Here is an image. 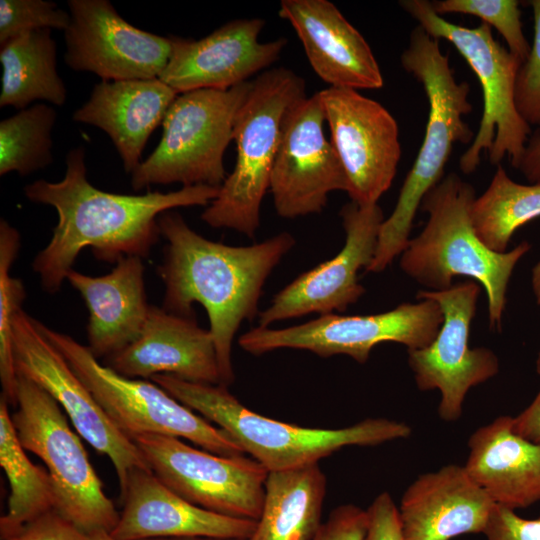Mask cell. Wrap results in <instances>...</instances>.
<instances>
[{"label": "cell", "instance_id": "obj_1", "mask_svg": "<svg viewBox=\"0 0 540 540\" xmlns=\"http://www.w3.org/2000/svg\"><path fill=\"white\" fill-rule=\"evenodd\" d=\"M218 192L219 188L207 185L143 195L105 192L87 179L85 149L72 148L61 181L40 179L24 188L27 199L54 207L58 215L50 241L34 258L33 270L43 289L54 294L84 248L110 263L127 256L146 257L161 236L158 218L162 213L209 205Z\"/></svg>", "mask_w": 540, "mask_h": 540}, {"label": "cell", "instance_id": "obj_2", "mask_svg": "<svg viewBox=\"0 0 540 540\" xmlns=\"http://www.w3.org/2000/svg\"><path fill=\"white\" fill-rule=\"evenodd\" d=\"M158 224L168 243L158 268L165 286L162 308L182 316H194V303L205 308L217 353L220 385L228 387L234 381L235 334L243 321L259 315L264 284L293 248L295 239L281 232L249 246L226 245L198 234L172 210L162 213Z\"/></svg>", "mask_w": 540, "mask_h": 540}, {"label": "cell", "instance_id": "obj_3", "mask_svg": "<svg viewBox=\"0 0 540 540\" xmlns=\"http://www.w3.org/2000/svg\"><path fill=\"white\" fill-rule=\"evenodd\" d=\"M401 65L422 85L429 112L425 135L391 215L380 227L374 258L366 269L381 272L405 250L424 196L444 177L454 144L471 143L475 134L463 117L472 111L469 84L458 82L438 39L420 26L410 34Z\"/></svg>", "mask_w": 540, "mask_h": 540}, {"label": "cell", "instance_id": "obj_4", "mask_svg": "<svg viewBox=\"0 0 540 540\" xmlns=\"http://www.w3.org/2000/svg\"><path fill=\"white\" fill-rule=\"evenodd\" d=\"M474 187L451 172L423 198L420 209L428 215L420 234L401 254L402 271L429 291L450 288L456 276L483 286L490 328H501L509 280L519 260L531 249L523 241L511 251L490 250L478 237L470 216Z\"/></svg>", "mask_w": 540, "mask_h": 540}, {"label": "cell", "instance_id": "obj_5", "mask_svg": "<svg viewBox=\"0 0 540 540\" xmlns=\"http://www.w3.org/2000/svg\"><path fill=\"white\" fill-rule=\"evenodd\" d=\"M150 379L177 401L217 424L268 472L304 467L347 446H377L406 439L412 433L407 423L381 417L338 429L303 427L248 409L220 384L195 383L169 374Z\"/></svg>", "mask_w": 540, "mask_h": 540}, {"label": "cell", "instance_id": "obj_6", "mask_svg": "<svg viewBox=\"0 0 540 540\" xmlns=\"http://www.w3.org/2000/svg\"><path fill=\"white\" fill-rule=\"evenodd\" d=\"M304 97L303 78L284 67L265 70L252 80L234 124L236 163L217 197L201 215L206 224L232 229L249 238L255 236L262 200L270 186L283 118Z\"/></svg>", "mask_w": 540, "mask_h": 540}, {"label": "cell", "instance_id": "obj_7", "mask_svg": "<svg viewBox=\"0 0 540 540\" xmlns=\"http://www.w3.org/2000/svg\"><path fill=\"white\" fill-rule=\"evenodd\" d=\"M399 5L430 36L450 42L480 82L483 113L471 145L460 157V170L473 173L483 152L492 165H500L508 157L516 169L532 134L515 104L522 61L493 37L485 23L473 28L454 24L437 14L427 0H402Z\"/></svg>", "mask_w": 540, "mask_h": 540}, {"label": "cell", "instance_id": "obj_8", "mask_svg": "<svg viewBox=\"0 0 540 540\" xmlns=\"http://www.w3.org/2000/svg\"><path fill=\"white\" fill-rule=\"evenodd\" d=\"M252 81L227 90L181 93L169 107L158 146L131 173L135 191L152 185L220 188L227 175L223 157Z\"/></svg>", "mask_w": 540, "mask_h": 540}, {"label": "cell", "instance_id": "obj_9", "mask_svg": "<svg viewBox=\"0 0 540 540\" xmlns=\"http://www.w3.org/2000/svg\"><path fill=\"white\" fill-rule=\"evenodd\" d=\"M11 418L23 448L46 465L55 493L54 510L83 529L111 533L120 513L58 402L18 374L17 406Z\"/></svg>", "mask_w": 540, "mask_h": 540}, {"label": "cell", "instance_id": "obj_10", "mask_svg": "<svg viewBox=\"0 0 540 540\" xmlns=\"http://www.w3.org/2000/svg\"><path fill=\"white\" fill-rule=\"evenodd\" d=\"M43 335L61 352L110 421L133 441L144 434L191 441L214 454L243 450L219 427L183 405L154 382L128 378L101 364L88 346L37 320Z\"/></svg>", "mask_w": 540, "mask_h": 540}, {"label": "cell", "instance_id": "obj_11", "mask_svg": "<svg viewBox=\"0 0 540 540\" xmlns=\"http://www.w3.org/2000/svg\"><path fill=\"white\" fill-rule=\"evenodd\" d=\"M371 315H319L292 327L273 329L255 327L238 339L240 347L254 355L290 348L310 351L320 357L347 355L358 363L369 359L371 350L384 342L421 349L433 342L443 313L437 302L420 299Z\"/></svg>", "mask_w": 540, "mask_h": 540}, {"label": "cell", "instance_id": "obj_12", "mask_svg": "<svg viewBox=\"0 0 540 540\" xmlns=\"http://www.w3.org/2000/svg\"><path fill=\"white\" fill-rule=\"evenodd\" d=\"M133 442L152 472L190 503L226 516L260 518L268 470L252 457L214 454L169 435L144 434Z\"/></svg>", "mask_w": 540, "mask_h": 540}, {"label": "cell", "instance_id": "obj_13", "mask_svg": "<svg viewBox=\"0 0 540 540\" xmlns=\"http://www.w3.org/2000/svg\"><path fill=\"white\" fill-rule=\"evenodd\" d=\"M480 284L466 280L442 291H419L417 299H432L443 313L435 339L421 349L407 350L408 364L421 391L441 393L438 415L446 422L458 420L470 388L486 382L499 371V360L489 348H469Z\"/></svg>", "mask_w": 540, "mask_h": 540}, {"label": "cell", "instance_id": "obj_14", "mask_svg": "<svg viewBox=\"0 0 540 540\" xmlns=\"http://www.w3.org/2000/svg\"><path fill=\"white\" fill-rule=\"evenodd\" d=\"M17 375L45 389L60 405L77 433L112 462L120 490L134 468H149L136 444L110 421L61 352L40 331L37 320L20 310L13 321Z\"/></svg>", "mask_w": 540, "mask_h": 540}, {"label": "cell", "instance_id": "obj_15", "mask_svg": "<svg viewBox=\"0 0 540 540\" xmlns=\"http://www.w3.org/2000/svg\"><path fill=\"white\" fill-rule=\"evenodd\" d=\"M325 121L319 92L293 104L283 118L269 186L283 218L320 213L331 192L348 191L343 166L324 135Z\"/></svg>", "mask_w": 540, "mask_h": 540}, {"label": "cell", "instance_id": "obj_16", "mask_svg": "<svg viewBox=\"0 0 540 540\" xmlns=\"http://www.w3.org/2000/svg\"><path fill=\"white\" fill-rule=\"evenodd\" d=\"M319 93L330 142L347 177V194L358 205L376 204L390 188L401 158L395 118L354 89L328 87Z\"/></svg>", "mask_w": 540, "mask_h": 540}, {"label": "cell", "instance_id": "obj_17", "mask_svg": "<svg viewBox=\"0 0 540 540\" xmlns=\"http://www.w3.org/2000/svg\"><path fill=\"white\" fill-rule=\"evenodd\" d=\"M64 60L74 71L102 81L159 78L172 53V38L141 30L108 0H69Z\"/></svg>", "mask_w": 540, "mask_h": 540}, {"label": "cell", "instance_id": "obj_18", "mask_svg": "<svg viewBox=\"0 0 540 540\" xmlns=\"http://www.w3.org/2000/svg\"><path fill=\"white\" fill-rule=\"evenodd\" d=\"M340 216L346 233L343 248L280 290L259 313V327L312 313L344 312L364 294L358 272L366 270L374 258L383 212L377 203L351 201L342 207Z\"/></svg>", "mask_w": 540, "mask_h": 540}, {"label": "cell", "instance_id": "obj_19", "mask_svg": "<svg viewBox=\"0 0 540 540\" xmlns=\"http://www.w3.org/2000/svg\"><path fill=\"white\" fill-rule=\"evenodd\" d=\"M264 25L260 18L235 19L199 40L171 36L172 53L159 79L178 94L247 82L274 64L287 44L283 37L260 42Z\"/></svg>", "mask_w": 540, "mask_h": 540}, {"label": "cell", "instance_id": "obj_20", "mask_svg": "<svg viewBox=\"0 0 540 540\" xmlns=\"http://www.w3.org/2000/svg\"><path fill=\"white\" fill-rule=\"evenodd\" d=\"M123 508L110 533L115 540L217 538L249 540L256 520L218 514L185 500L150 468H134L121 489Z\"/></svg>", "mask_w": 540, "mask_h": 540}, {"label": "cell", "instance_id": "obj_21", "mask_svg": "<svg viewBox=\"0 0 540 540\" xmlns=\"http://www.w3.org/2000/svg\"><path fill=\"white\" fill-rule=\"evenodd\" d=\"M103 362L128 378L169 374L195 383H221L209 329L200 327L195 316L177 315L152 305L138 338Z\"/></svg>", "mask_w": 540, "mask_h": 540}, {"label": "cell", "instance_id": "obj_22", "mask_svg": "<svg viewBox=\"0 0 540 540\" xmlns=\"http://www.w3.org/2000/svg\"><path fill=\"white\" fill-rule=\"evenodd\" d=\"M278 15L294 28L312 69L329 87L358 91L384 85L370 46L333 3L283 0Z\"/></svg>", "mask_w": 540, "mask_h": 540}, {"label": "cell", "instance_id": "obj_23", "mask_svg": "<svg viewBox=\"0 0 540 540\" xmlns=\"http://www.w3.org/2000/svg\"><path fill=\"white\" fill-rule=\"evenodd\" d=\"M494 506L464 466L448 464L423 473L406 488L398 508L404 540L483 534Z\"/></svg>", "mask_w": 540, "mask_h": 540}, {"label": "cell", "instance_id": "obj_24", "mask_svg": "<svg viewBox=\"0 0 540 540\" xmlns=\"http://www.w3.org/2000/svg\"><path fill=\"white\" fill-rule=\"evenodd\" d=\"M178 93L159 78L101 81L73 120L103 130L113 142L126 173L141 163L147 140Z\"/></svg>", "mask_w": 540, "mask_h": 540}, {"label": "cell", "instance_id": "obj_25", "mask_svg": "<svg viewBox=\"0 0 540 540\" xmlns=\"http://www.w3.org/2000/svg\"><path fill=\"white\" fill-rule=\"evenodd\" d=\"M144 264L138 256L120 259L108 274L90 276L71 269L66 281L82 296L88 311V348L107 358L140 335L150 310Z\"/></svg>", "mask_w": 540, "mask_h": 540}, {"label": "cell", "instance_id": "obj_26", "mask_svg": "<svg viewBox=\"0 0 540 540\" xmlns=\"http://www.w3.org/2000/svg\"><path fill=\"white\" fill-rule=\"evenodd\" d=\"M468 448L464 467L495 504L515 510L540 501V444L515 433L511 416L475 430Z\"/></svg>", "mask_w": 540, "mask_h": 540}, {"label": "cell", "instance_id": "obj_27", "mask_svg": "<svg viewBox=\"0 0 540 540\" xmlns=\"http://www.w3.org/2000/svg\"><path fill=\"white\" fill-rule=\"evenodd\" d=\"M326 484L318 463L268 472L262 512L249 540H312L322 524Z\"/></svg>", "mask_w": 540, "mask_h": 540}, {"label": "cell", "instance_id": "obj_28", "mask_svg": "<svg viewBox=\"0 0 540 540\" xmlns=\"http://www.w3.org/2000/svg\"><path fill=\"white\" fill-rule=\"evenodd\" d=\"M0 106L25 109L36 100L61 106L67 90L57 72L56 42L51 29L21 34L0 45Z\"/></svg>", "mask_w": 540, "mask_h": 540}, {"label": "cell", "instance_id": "obj_29", "mask_svg": "<svg viewBox=\"0 0 540 540\" xmlns=\"http://www.w3.org/2000/svg\"><path fill=\"white\" fill-rule=\"evenodd\" d=\"M19 442L9 404L0 398V465L9 482L8 510L0 519L1 539L55 509V493L46 469L33 464Z\"/></svg>", "mask_w": 540, "mask_h": 540}, {"label": "cell", "instance_id": "obj_30", "mask_svg": "<svg viewBox=\"0 0 540 540\" xmlns=\"http://www.w3.org/2000/svg\"><path fill=\"white\" fill-rule=\"evenodd\" d=\"M470 216L479 239L503 253L518 228L540 217V183H517L497 165L487 189L474 199Z\"/></svg>", "mask_w": 540, "mask_h": 540}, {"label": "cell", "instance_id": "obj_31", "mask_svg": "<svg viewBox=\"0 0 540 540\" xmlns=\"http://www.w3.org/2000/svg\"><path fill=\"white\" fill-rule=\"evenodd\" d=\"M57 113L43 103L20 110L0 122V175H29L53 162L52 129Z\"/></svg>", "mask_w": 540, "mask_h": 540}, {"label": "cell", "instance_id": "obj_32", "mask_svg": "<svg viewBox=\"0 0 540 540\" xmlns=\"http://www.w3.org/2000/svg\"><path fill=\"white\" fill-rule=\"evenodd\" d=\"M21 237L6 220L0 221V380L1 396L17 406L18 375L13 355V321L26 297L21 279L11 269L19 253Z\"/></svg>", "mask_w": 540, "mask_h": 540}, {"label": "cell", "instance_id": "obj_33", "mask_svg": "<svg viewBox=\"0 0 540 540\" xmlns=\"http://www.w3.org/2000/svg\"><path fill=\"white\" fill-rule=\"evenodd\" d=\"M439 14L459 13L478 17L493 26L503 37L508 50L522 62L527 58L530 44L523 33L520 2L517 0H440L430 1Z\"/></svg>", "mask_w": 540, "mask_h": 540}, {"label": "cell", "instance_id": "obj_34", "mask_svg": "<svg viewBox=\"0 0 540 540\" xmlns=\"http://www.w3.org/2000/svg\"><path fill=\"white\" fill-rule=\"evenodd\" d=\"M70 13L45 0L0 1V45L21 34L41 30L65 31Z\"/></svg>", "mask_w": 540, "mask_h": 540}, {"label": "cell", "instance_id": "obj_35", "mask_svg": "<svg viewBox=\"0 0 540 540\" xmlns=\"http://www.w3.org/2000/svg\"><path fill=\"white\" fill-rule=\"evenodd\" d=\"M534 19L533 42L515 85V104L529 126L540 128V0L529 1Z\"/></svg>", "mask_w": 540, "mask_h": 540}, {"label": "cell", "instance_id": "obj_36", "mask_svg": "<svg viewBox=\"0 0 540 540\" xmlns=\"http://www.w3.org/2000/svg\"><path fill=\"white\" fill-rule=\"evenodd\" d=\"M2 540H115L109 532L89 531L51 510Z\"/></svg>", "mask_w": 540, "mask_h": 540}, {"label": "cell", "instance_id": "obj_37", "mask_svg": "<svg viewBox=\"0 0 540 540\" xmlns=\"http://www.w3.org/2000/svg\"><path fill=\"white\" fill-rule=\"evenodd\" d=\"M483 534L487 540H540V517L526 519L495 504Z\"/></svg>", "mask_w": 540, "mask_h": 540}, {"label": "cell", "instance_id": "obj_38", "mask_svg": "<svg viewBox=\"0 0 540 540\" xmlns=\"http://www.w3.org/2000/svg\"><path fill=\"white\" fill-rule=\"evenodd\" d=\"M367 511L348 503L331 511L312 540H365Z\"/></svg>", "mask_w": 540, "mask_h": 540}, {"label": "cell", "instance_id": "obj_39", "mask_svg": "<svg viewBox=\"0 0 540 540\" xmlns=\"http://www.w3.org/2000/svg\"><path fill=\"white\" fill-rule=\"evenodd\" d=\"M366 511L365 540H404L398 507L388 492L378 494Z\"/></svg>", "mask_w": 540, "mask_h": 540}, {"label": "cell", "instance_id": "obj_40", "mask_svg": "<svg viewBox=\"0 0 540 540\" xmlns=\"http://www.w3.org/2000/svg\"><path fill=\"white\" fill-rule=\"evenodd\" d=\"M512 428L521 437L540 444V390L522 412L512 417Z\"/></svg>", "mask_w": 540, "mask_h": 540}, {"label": "cell", "instance_id": "obj_41", "mask_svg": "<svg viewBox=\"0 0 540 540\" xmlns=\"http://www.w3.org/2000/svg\"><path fill=\"white\" fill-rule=\"evenodd\" d=\"M516 169L530 183H540V128L530 135Z\"/></svg>", "mask_w": 540, "mask_h": 540}, {"label": "cell", "instance_id": "obj_42", "mask_svg": "<svg viewBox=\"0 0 540 540\" xmlns=\"http://www.w3.org/2000/svg\"><path fill=\"white\" fill-rule=\"evenodd\" d=\"M531 284L536 303L540 305V261L532 269Z\"/></svg>", "mask_w": 540, "mask_h": 540}, {"label": "cell", "instance_id": "obj_43", "mask_svg": "<svg viewBox=\"0 0 540 540\" xmlns=\"http://www.w3.org/2000/svg\"><path fill=\"white\" fill-rule=\"evenodd\" d=\"M151 540H237V539H217V538L194 537V538H166V539H151Z\"/></svg>", "mask_w": 540, "mask_h": 540}, {"label": "cell", "instance_id": "obj_44", "mask_svg": "<svg viewBox=\"0 0 540 540\" xmlns=\"http://www.w3.org/2000/svg\"><path fill=\"white\" fill-rule=\"evenodd\" d=\"M536 372L540 375V352L538 353V356L536 359Z\"/></svg>", "mask_w": 540, "mask_h": 540}]
</instances>
